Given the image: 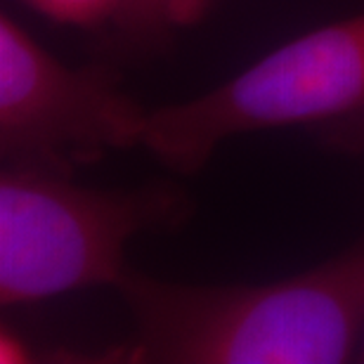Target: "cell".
I'll return each instance as SVG.
<instances>
[{
    "label": "cell",
    "mask_w": 364,
    "mask_h": 364,
    "mask_svg": "<svg viewBox=\"0 0 364 364\" xmlns=\"http://www.w3.org/2000/svg\"><path fill=\"white\" fill-rule=\"evenodd\" d=\"M135 322L123 362L338 364L364 333V242L263 284H182L126 272L116 284Z\"/></svg>",
    "instance_id": "6da1fadb"
},
{
    "label": "cell",
    "mask_w": 364,
    "mask_h": 364,
    "mask_svg": "<svg viewBox=\"0 0 364 364\" xmlns=\"http://www.w3.org/2000/svg\"><path fill=\"white\" fill-rule=\"evenodd\" d=\"M189 201L178 187L95 189L71 176L12 168L0 176V303H38L126 277L137 235L178 225Z\"/></svg>",
    "instance_id": "7a4b0ae2"
},
{
    "label": "cell",
    "mask_w": 364,
    "mask_h": 364,
    "mask_svg": "<svg viewBox=\"0 0 364 364\" xmlns=\"http://www.w3.org/2000/svg\"><path fill=\"white\" fill-rule=\"evenodd\" d=\"M364 109V10L260 57L218 88L149 109L142 147L196 173L225 140L260 130L322 128Z\"/></svg>",
    "instance_id": "3957f363"
},
{
    "label": "cell",
    "mask_w": 364,
    "mask_h": 364,
    "mask_svg": "<svg viewBox=\"0 0 364 364\" xmlns=\"http://www.w3.org/2000/svg\"><path fill=\"white\" fill-rule=\"evenodd\" d=\"M149 109L105 67H69L0 14L3 166L71 176L114 149L142 147Z\"/></svg>",
    "instance_id": "277c9868"
},
{
    "label": "cell",
    "mask_w": 364,
    "mask_h": 364,
    "mask_svg": "<svg viewBox=\"0 0 364 364\" xmlns=\"http://www.w3.org/2000/svg\"><path fill=\"white\" fill-rule=\"evenodd\" d=\"M21 3L57 24L92 28L105 21H116L121 26L133 0H21Z\"/></svg>",
    "instance_id": "5b68a950"
},
{
    "label": "cell",
    "mask_w": 364,
    "mask_h": 364,
    "mask_svg": "<svg viewBox=\"0 0 364 364\" xmlns=\"http://www.w3.org/2000/svg\"><path fill=\"white\" fill-rule=\"evenodd\" d=\"M208 0H142L128 33L140 38H156L171 28L194 24L206 12Z\"/></svg>",
    "instance_id": "8992f818"
},
{
    "label": "cell",
    "mask_w": 364,
    "mask_h": 364,
    "mask_svg": "<svg viewBox=\"0 0 364 364\" xmlns=\"http://www.w3.org/2000/svg\"><path fill=\"white\" fill-rule=\"evenodd\" d=\"M319 133L333 149L364 154V109L350 116H343L338 121L326 123V126L319 128Z\"/></svg>",
    "instance_id": "52a82bcc"
},
{
    "label": "cell",
    "mask_w": 364,
    "mask_h": 364,
    "mask_svg": "<svg viewBox=\"0 0 364 364\" xmlns=\"http://www.w3.org/2000/svg\"><path fill=\"white\" fill-rule=\"evenodd\" d=\"M0 355H3V358H0L3 362H28L31 360L28 346L12 331H3V336H0Z\"/></svg>",
    "instance_id": "ba28073f"
},
{
    "label": "cell",
    "mask_w": 364,
    "mask_h": 364,
    "mask_svg": "<svg viewBox=\"0 0 364 364\" xmlns=\"http://www.w3.org/2000/svg\"><path fill=\"white\" fill-rule=\"evenodd\" d=\"M140 3H142V0H133V5H130V10H128V14H126V19H123V28H126V31H128V26H130V21H133L135 19V14H137V10H140Z\"/></svg>",
    "instance_id": "9c48e42d"
},
{
    "label": "cell",
    "mask_w": 364,
    "mask_h": 364,
    "mask_svg": "<svg viewBox=\"0 0 364 364\" xmlns=\"http://www.w3.org/2000/svg\"><path fill=\"white\" fill-rule=\"evenodd\" d=\"M360 355H362V358H360V360L364 362V336H362V350H360Z\"/></svg>",
    "instance_id": "30bf717a"
}]
</instances>
